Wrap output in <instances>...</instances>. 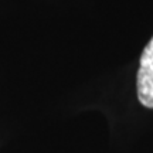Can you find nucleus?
I'll return each mask as SVG.
<instances>
[{
	"label": "nucleus",
	"mask_w": 153,
	"mask_h": 153,
	"mask_svg": "<svg viewBox=\"0 0 153 153\" xmlns=\"http://www.w3.org/2000/svg\"><path fill=\"white\" fill-rule=\"evenodd\" d=\"M137 98L146 108H153V37L145 47L137 71Z\"/></svg>",
	"instance_id": "nucleus-1"
}]
</instances>
